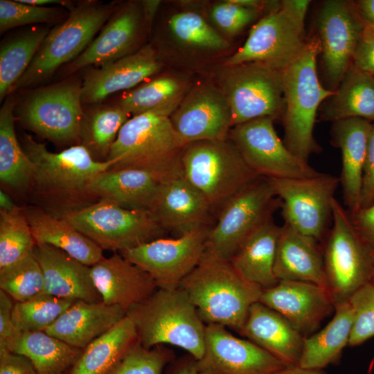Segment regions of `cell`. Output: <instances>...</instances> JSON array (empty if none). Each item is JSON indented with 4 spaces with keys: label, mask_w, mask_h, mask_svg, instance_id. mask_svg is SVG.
Wrapping results in <instances>:
<instances>
[{
    "label": "cell",
    "mask_w": 374,
    "mask_h": 374,
    "mask_svg": "<svg viewBox=\"0 0 374 374\" xmlns=\"http://www.w3.org/2000/svg\"><path fill=\"white\" fill-rule=\"evenodd\" d=\"M163 64L150 44L114 62L89 70L82 84V103L98 104L112 93L134 88L159 73Z\"/></svg>",
    "instance_id": "23"
},
{
    "label": "cell",
    "mask_w": 374,
    "mask_h": 374,
    "mask_svg": "<svg viewBox=\"0 0 374 374\" xmlns=\"http://www.w3.org/2000/svg\"><path fill=\"white\" fill-rule=\"evenodd\" d=\"M76 301L41 293L24 301H16L12 321L18 331H44Z\"/></svg>",
    "instance_id": "43"
},
{
    "label": "cell",
    "mask_w": 374,
    "mask_h": 374,
    "mask_svg": "<svg viewBox=\"0 0 374 374\" xmlns=\"http://www.w3.org/2000/svg\"><path fill=\"white\" fill-rule=\"evenodd\" d=\"M350 217L362 238L374 251V201L368 206L350 215Z\"/></svg>",
    "instance_id": "52"
},
{
    "label": "cell",
    "mask_w": 374,
    "mask_h": 374,
    "mask_svg": "<svg viewBox=\"0 0 374 374\" xmlns=\"http://www.w3.org/2000/svg\"><path fill=\"white\" fill-rule=\"evenodd\" d=\"M174 170L163 172L137 168H111L98 175L90 183L89 190L95 199H106L126 208L149 211L161 182Z\"/></svg>",
    "instance_id": "26"
},
{
    "label": "cell",
    "mask_w": 374,
    "mask_h": 374,
    "mask_svg": "<svg viewBox=\"0 0 374 374\" xmlns=\"http://www.w3.org/2000/svg\"><path fill=\"white\" fill-rule=\"evenodd\" d=\"M22 145L34 166L30 186L39 200L59 210L58 215L87 206V202L95 199L89 190L90 183L114 165L112 160L96 159L82 144L52 152L45 144L24 134Z\"/></svg>",
    "instance_id": "1"
},
{
    "label": "cell",
    "mask_w": 374,
    "mask_h": 374,
    "mask_svg": "<svg viewBox=\"0 0 374 374\" xmlns=\"http://www.w3.org/2000/svg\"><path fill=\"white\" fill-rule=\"evenodd\" d=\"M167 27L172 39L190 51L217 53L229 47L227 40L196 12L175 13L168 19Z\"/></svg>",
    "instance_id": "40"
},
{
    "label": "cell",
    "mask_w": 374,
    "mask_h": 374,
    "mask_svg": "<svg viewBox=\"0 0 374 374\" xmlns=\"http://www.w3.org/2000/svg\"><path fill=\"white\" fill-rule=\"evenodd\" d=\"M137 340L135 326L126 315L82 350L68 374H110Z\"/></svg>",
    "instance_id": "36"
},
{
    "label": "cell",
    "mask_w": 374,
    "mask_h": 374,
    "mask_svg": "<svg viewBox=\"0 0 374 374\" xmlns=\"http://www.w3.org/2000/svg\"><path fill=\"white\" fill-rule=\"evenodd\" d=\"M211 208L204 195L184 177L179 166L164 178L149 211L165 230L181 235L206 226Z\"/></svg>",
    "instance_id": "22"
},
{
    "label": "cell",
    "mask_w": 374,
    "mask_h": 374,
    "mask_svg": "<svg viewBox=\"0 0 374 374\" xmlns=\"http://www.w3.org/2000/svg\"><path fill=\"white\" fill-rule=\"evenodd\" d=\"M116 2L84 1L68 17L49 30L29 67L13 86L11 93L33 87L51 77L60 67L82 53L117 8Z\"/></svg>",
    "instance_id": "5"
},
{
    "label": "cell",
    "mask_w": 374,
    "mask_h": 374,
    "mask_svg": "<svg viewBox=\"0 0 374 374\" xmlns=\"http://www.w3.org/2000/svg\"><path fill=\"white\" fill-rule=\"evenodd\" d=\"M147 29L141 2L118 5L85 50L62 67L61 75L69 77L84 68L99 66L137 51Z\"/></svg>",
    "instance_id": "18"
},
{
    "label": "cell",
    "mask_w": 374,
    "mask_h": 374,
    "mask_svg": "<svg viewBox=\"0 0 374 374\" xmlns=\"http://www.w3.org/2000/svg\"><path fill=\"white\" fill-rule=\"evenodd\" d=\"M147 28H150L160 4L159 1H141Z\"/></svg>",
    "instance_id": "58"
},
{
    "label": "cell",
    "mask_w": 374,
    "mask_h": 374,
    "mask_svg": "<svg viewBox=\"0 0 374 374\" xmlns=\"http://www.w3.org/2000/svg\"><path fill=\"white\" fill-rule=\"evenodd\" d=\"M334 316L318 332L304 339L299 366L322 370L338 360L348 346L354 314L349 301L335 304Z\"/></svg>",
    "instance_id": "34"
},
{
    "label": "cell",
    "mask_w": 374,
    "mask_h": 374,
    "mask_svg": "<svg viewBox=\"0 0 374 374\" xmlns=\"http://www.w3.org/2000/svg\"><path fill=\"white\" fill-rule=\"evenodd\" d=\"M321 117L332 122L349 118L374 122V75L352 64L323 105Z\"/></svg>",
    "instance_id": "35"
},
{
    "label": "cell",
    "mask_w": 374,
    "mask_h": 374,
    "mask_svg": "<svg viewBox=\"0 0 374 374\" xmlns=\"http://www.w3.org/2000/svg\"><path fill=\"white\" fill-rule=\"evenodd\" d=\"M49 32L41 26L21 31L3 42L0 48V101L29 67L42 42Z\"/></svg>",
    "instance_id": "39"
},
{
    "label": "cell",
    "mask_w": 374,
    "mask_h": 374,
    "mask_svg": "<svg viewBox=\"0 0 374 374\" xmlns=\"http://www.w3.org/2000/svg\"><path fill=\"white\" fill-rule=\"evenodd\" d=\"M130 115L118 105L102 107L86 116L82 141L100 161H106L111 148Z\"/></svg>",
    "instance_id": "41"
},
{
    "label": "cell",
    "mask_w": 374,
    "mask_h": 374,
    "mask_svg": "<svg viewBox=\"0 0 374 374\" xmlns=\"http://www.w3.org/2000/svg\"><path fill=\"white\" fill-rule=\"evenodd\" d=\"M168 374H206L197 366L196 359L190 355L170 363Z\"/></svg>",
    "instance_id": "55"
},
{
    "label": "cell",
    "mask_w": 374,
    "mask_h": 374,
    "mask_svg": "<svg viewBox=\"0 0 374 374\" xmlns=\"http://www.w3.org/2000/svg\"><path fill=\"white\" fill-rule=\"evenodd\" d=\"M144 347L171 345L187 351L196 360L205 350L206 325L181 287L157 288L150 296L127 310Z\"/></svg>",
    "instance_id": "3"
},
{
    "label": "cell",
    "mask_w": 374,
    "mask_h": 374,
    "mask_svg": "<svg viewBox=\"0 0 374 374\" xmlns=\"http://www.w3.org/2000/svg\"><path fill=\"white\" fill-rule=\"evenodd\" d=\"M69 14L60 6H35L18 0L0 1V32L25 25L55 23L65 19Z\"/></svg>",
    "instance_id": "45"
},
{
    "label": "cell",
    "mask_w": 374,
    "mask_h": 374,
    "mask_svg": "<svg viewBox=\"0 0 374 374\" xmlns=\"http://www.w3.org/2000/svg\"><path fill=\"white\" fill-rule=\"evenodd\" d=\"M321 53L320 40L308 41L303 53L280 71L284 100V143L301 159L307 161L320 151L313 135L316 115L321 103L335 93L324 88L317 71Z\"/></svg>",
    "instance_id": "4"
},
{
    "label": "cell",
    "mask_w": 374,
    "mask_h": 374,
    "mask_svg": "<svg viewBox=\"0 0 374 374\" xmlns=\"http://www.w3.org/2000/svg\"><path fill=\"white\" fill-rule=\"evenodd\" d=\"M307 44L304 26L280 6L253 26L244 45L224 65L257 62L281 71L299 57Z\"/></svg>",
    "instance_id": "16"
},
{
    "label": "cell",
    "mask_w": 374,
    "mask_h": 374,
    "mask_svg": "<svg viewBox=\"0 0 374 374\" xmlns=\"http://www.w3.org/2000/svg\"><path fill=\"white\" fill-rule=\"evenodd\" d=\"M370 283L374 286V268Z\"/></svg>",
    "instance_id": "61"
},
{
    "label": "cell",
    "mask_w": 374,
    "mask_h": 374,
    "mask_svg": "<svg viewBox=\"0 0 374 374\" xmlns=\"http://www.w3.org/2000/svg\"><path fill=\"white\" fill-rule=\"evenodd\" d=\"M332 226L325 247L324 267L328 291L335 304L348 301L370 283L374 251L355 228L350 215L335 198Z\"/></svg>",
    "instance_id": "9"
},
{
    "label": "cell",
    "mask_w": 374,
    "mask_h": 374,
    "mask_svg": "<svg viewBox=\"0 0 374 374\" xmlns=\"http://www.w3.org/2000/svg\"><path fill=\"white\" fill-rule=\"evenodd\" d=\"M274 374H324L322 370H313L299 366H287Z\"/></svg>",
    "instance_id": "59"
},
{
    "label": "cell",
    "mask_w": 374,
    "mask_h": 374,
    "mask_svg": "<svg viewBox=\"0 0 374 374\" xmlns=\"http://www.w3.org/2000/svg\"><path fill=\"white\" fill-rule=\"evenodd\" d=\"M261 11L228 0L217 2L210 9L213 24L226 35L234 36L252 23Z\"/></svg>",
    "instance_id": "48"
},
{
    "label": "cell",
    "mask_w": 374,
    "mask_h": 374,
    "mask_svg": "<svg viewBox=\"0 0 374 374\" xmlns=\"http://www.w3.org/2000/svg\"><path fill=\"white\" fill-rule=\"evenodd\" d=\"M179 287L206 325H220L239 333L262 291L240 276L229 260L206 254Z\"/></svg>",
    "instance_id": "2"
},
{
    "label": "cell",
    "mask_w": 374,
    "mask_h": 374,
    "mask_svg": "<svg viewBox=\"0 0 374 374\" xmlns=\"http://www.w3.org/2000/svg\"><path fill=\"white\" fill-rule=\"evenodd\" d=\"M91 274L102 302L127 310L157 289L152 277L121 253L104 258L91 267Z\"/></svg>",
    "instance_id": "24"
},
{
    "label": "cell",
    "mask_w": 374,
    "mask_h": 374,
    "mask_svg": "<svg viewBox=\"0 0 374 374\" xmlns=\"http://www.w3.org/2000/svg\"><path fill=\"white\" fill-rule=\"evenodd\" d=\"M310 3L308 0H283L280 1V6L299 24L304 26Z\"/></svg>",
    "instance_id": "54"
},
{
    "label": "cell",
    "mask_w": 374,
    "mask_h": 374,
    "mask_svg": "<svg viewBox=\"0 0 374 374\" xmlns=\"http://www.w3.org/2000/svg\"><path fill=\"white\" fill-rule=\"evenodd\" d=\"M280 206L269 181L260 177L229 199L210 229L204 254L229 260L244 241Z\"/></svg>",
    "instance_id": "11"
},
{
    "label": "cell",
    "mask_w": 374,
    "mask_h": 374,
    "mask_svg": "<svg viewBox=\"0 0 374 374\" xmlns=\"http://www.w3.org/2000/svg\"><path fill=\"white\" fill-rule=\"evenodd\" d=\"M184 177L211 208L222 207L233 195L260 177L228 139L187 143L179 159Z\"/></svg>",
    "instance_id": "6"
},
{
    "label": "cell",
    "mask_w": 374,
    "mask_h": 374,
    "mask_svg": "<svg viewBox=\"0 0 374 374\" xmlns=\"http://www.w3.org/2000/svg\"><path fill=\"white\" fill-rule=\"evenodd\" d=\"M210 229L204 226L175 238H160L121 254L147 272L157 288L177 289L202 259Z\"/></svg>",
    "instance_id": "14"
},
{
    "label": "cell",
    "mask_w": 374,
    "mask_h": 374,
    "mask_svg": "<svg viewBox=\"0 0 374 374\" xmlns=\"http://www.w3.org/2000/svg\"><path fill=\"white\" fill-rule=\"evenodd\" d=\"M240 334L285 366H299L305 337L280 314L260 302L250 308Z\"/></svg>",
    "instance_id": "28"
},
{
    "label": "cell",
    "mask_w": 374,
    "mask_h": 374,
    "mask_svg": "<svg viewBox=\"0 0 374 374\" xmlns=\"http://www.w3.org/2000/svg\"><path fill=\"white\" fill-rule=\"evenodd\" d=\"M12 299L0 290V344H4L18 331L12 321Z\"/></svg>",
    "instance_id": "53"
},
{
    "label": "cell",
    "mask_w": 374,
    "mask_h": 374,
    "mask_svg": "<svg viewBox=\"0 0 374 374\" xmlns=\"http://www.w3.org/2000/svg\"><path fill=\"white\" fill-rule=\"evenodd\" d=\"M44 275L32 254L0 269V290L16 301H24L43 292Z\"/></svg>",
    "instance_id": "44"
},
{
    "label": "cell",
    "mask_w": 374,
    "mask_h": 374,
    "mask_svg": "<svg viewBox=\"0 0 374 374\" xmlns=\"http://www.w3.org/2000/svg\"><path fill=\"white\" fill-rule=\"evenodd\" d=\"M373 123L360 118L333 122L332 141L341 153L342 186L345 205L353 215L360 208L364 168Z\"/></svg>",
    "instance_id": "27"
},
{
    "label": "cell",
    "mask_w": 374,
    "mask_h": 374,
    "mask_svg": "<svg viewBox=\"0 0 374 374\" xmlns=\"http://www.w3.org/2000/svg\"><path fill=\"white\" fill-rule=\"evenodd\" d=\"M196 362L206 374H274L287 367L257 344L215 324L206 325L205 350Z\"/></svg>",
    "instance_id": "20"
},
{
    "label": "cell",
    "mask_w": 374,
    "mask_h": 374,
    "mask_svg": "<svg viewBox=\"0 0 374 374\" xmlns=\"http://www.w3.org/2000/svg\"><path fill=\"white\" fill-rule=\"evenodd\" d=\"M12 98L7 97L0 109V179L17 190L30 186L33 163L17 139Z\"/></svg>",
    "instance_id": "38"
},
{
    "label": "cell",
    "mask_w": 374,
    "mask_h": 374,
    "mask_svg": "<svg viewBox=\"0 0 374 374\" xmlns=\"http://www.w3.org/2000/svg\"><path fill=\"white\" fill-rule=\"evenodd\" d=\"M274 274L278 280L311 283L328 290L323 256L317 240L286 224L280 230Z\"/></svg>",
    "instance_id": "30"
},
{
    "label": "cell",
    "mask_w": 374,
    "mask_h": 374,
    "mask_svg": "<svg viewBox=\"0 0 374 374\" xmlns=\"http://www.w3.org/2000/svg\"><path fill=\"white\" fill-rule=\"evenodd\" d=\"M267 179L280 201L285 224L319 240L332 217V204L339 178L321 172L308 178Z\"/></svg>",
    "instance_id": "15"
},
{
    "label": "cell",
    "mask_w": 374,
    "mask_h": 374,
    "mask_svg": "<svg viewBox=\"0 0 374 374\" xmlns=\"http://www.w3.org/2000/svg\"><path fill=\"white\" fill-rule=\"evenodd\" d=\"M364 26L355 2L324 1L318 18L319 40L326 78L333 89L352 65Z\"/></svg>",
    "instance_id": "17"
},
{
    "label": "cell",
    "mask_w": 374,
    "mask_h": 374,
    "mask_svg": "<svg viewBox=\"0 0 374 374\" xmlns=\"http://www.w3.org/2000/svg\"><path fill=\"white\" fill-rule=\"evenodd\" d=\"M58 216L103 250L120 253L163 238L165 232L150 211L126 208L106 199Z\"/></svg>",
    "instance_id": "8"
},
{
    "label": "cell",
    "mask_w": 374,
    "mask_h": 374,
    "mask_svg": "<svg viewBox=\"0 0 374 374\" xmlns=\"http://www.w3.org/2000/svg\"><path fill=\"white\" fill-rule=\"evenodd\" d=\"M259 302L280 314L305 337L335 309L327 289L303 281L278 280L262 290Z\"/></svg>",
    "instance_id": "21"
},
{
    "label": "cell",
    "mask_w": 374,
    "mask_h": 374,
    "mask_svg": "<svg viewBox=\"0 0 374 374\" xmlns=\"http://www.w3.org/2000/svg\"><path fill=\"white\" fill-rule=\"evenodd\" d=\"M273 121L259 118L231 129L228 139L247 164L258 175L268 179H301L321 174L286 147Z\"/></svg>",
    "instance_id": "13"
},
{
    "label": "cell",
    "mask_w": 374,
    "mask_h": 374,
    "mask_svg": "<svg viewBox=\"0 0 374 374\" xmlns=\"http://www.w3.org/2000/svg\"><path fill=\"white\" fill-rule=\"evenodd\" d=\"M374 201V123L369 137L364 168L360 208L368 206Z\"/></svg>",
    "instance_id": "50"
},
{
    "label": "cell",
    "mask_w": 374,
    "mask_h": 374,
    "mask_svg": "<svg viewBox=\"0 0 374 374\" xmlns=\"http://www.w3.org/2000/svg\"><path fill=\"white\" fill-rule=\"evenodd\" d=\"M35 245L24 208L0 210V269L32 254Z\"/></svg>",
    "instance_id": "42"
},
{
    "label": "cell",
    "mask_w": 374,
    "mask_h": 374,
    "mask_svg": "<svg viewBox=\"0 0 374 374\" xmlns=\"http://www.w3.org/2000/svg\"><path fill=\"white\" fill-rule=\"evenodd\" d=\"M126 310L103 302L76 301L44 332L83 350L126 316Z\"/></svg>",
    "instance_id": "29"
},
{
    "label": "cell",
    "mask_w": 374,
    "mask_h": 374,
    "mask_svg": "<svg viewBox=\"0 0 374 374\" xmlns=\"http://www.w3.org/2000/svg\"><path fill=\"white\" fill-rule=\"evenodd\" d=\"M170 120L187 143L226 140L233 127L225 94L220 87L206 82L190 88Z\"/></svg>",
    "instance_id": "19"
},
{
    "label": "cell",
    "mask_w": 374,
    "mask_h": 374,
    "mask_svg": "<svg viewBox=\"0 0 374 374\" xmlns=\"http://www.w3.org/2000/svg\"><path fill=\"white\" fill-rule=\"evenodd\" d=\"M348 301L354 314L348 346H357L374 337V286L366 283Z\"/></svg>",
    "instance_id": "47"
},
{
    "label": "cell",
    "mask_w": 374,
    "mask_h": 374,
    "mask_svg": "<svg viewBox=\"0 0 374 374\" xmlns=\"http://www.w3.org/2000/svg\"><path fill=\"white\" fill-rule=\"evenodd\" d=\"M0 374H38V373L28 357L0 346Z\"/></svg>",
    "instance_id": "51"
},
{
    "label": "cell",
    "mask_w": 374,
    "mask_h": 374,
    "mask_svg": "<svg viewBox=\"0 0 374 374\" xmlns=\"http://www.w3.org/2000/svg\"><path fill=\"white\" fill-rule=\"evenodd\" d=\"M24 211L36 244L54 247L89 267L105 258L103 249L62 217L39 206Z\"/></svg>",
    "instance_id": "31"
},
{
    "label": "cell",
    "mask_w": 374,
    "mask_h": 374,
    "mask_svg": "<svg viewBox=\"0 0 374 374\" xmlns=\"http://www.w3.org/2000/svg\"><path fill=\"white\" fill-rule=\"evenodd\" d=\"M21 3L29 4L35 6H46L53 5L54 6H60L66 9H69L70 11L75 6L70 1L66 0H18Z\"/></svg>",
    "instance_id": "57"
},
{
    "label": "cell",
    "mask_w": 374,
    "mask_h": 374,
    "mask_svg": "<svg viewBox=\"0 0 374 374\" xmlns=\"http://www.w3.org/2000/svg\"><path fill=\"white\" fill-rule=\"evenodd\" d=\"M280 226L267 220L241 244L229 260L238 273L262 290L278 282L274 262Z\"/></svg>",
    "instance_id": "32"
},
{
    "label": "cell",
    "mask_w": 374,
    "mask_h": 374,
    "mask_svg": "<svg viewBox=\"0 0 374 374\" xmlns=\"http://www.w3.org/2000/svg\"><path fill=\"white\" fill-rule=\"evenodd\" d=\"M174 358L172 350L163 345L147 348L137 340L110 374H163Z\"/></svg>",
    "instance_id": "46"
},
{
    "label": "cell",
    "mask_w": 374,
    "mask_h": 374,
    "mask_svg": "<svg viewBox=\"0 0 374 374\" xmlns=\"http://www.w3.org/2000/svg\"><path fill=\"white\" fill-rule=\"evenodd\" d=\"M33 254L44 275L42 293L73 301L102 302L92 279L91 267L48 244H36Z\"/></svg>",
    "instance_id": "25"
},
{
    "label": "cell",
    "mask_w": 374,
    "mask_h": 374,
    "mask_svg": "<svg viewBox=\"0 0 374 374\" xmlns=\"http://www.w3.org/2000/svg\"><path fill=\"white\" fill-rule=\"evenodd\" d=\"M352 64L374 75V26L365 24L354 53Z\"/></svg>",
    "instance_id": "49"
},
{
    "label": "cell",
    "mask_w": 374,
    "mask_h": 374,
    "mask_svg": "<svg viewBox=\"0 0 374 374\" xmlns=\"http://www.w3.org/2000/svg\"><path fill=\"white\" fill-rule=\"evenodd\" d=\"M82 81L69 78L31 91L17 108L19 119L40 136L71 144L82 141L86 114L82 107Z\"/></svg>",
    "instance_id": "10"
},
{
    "label": "cell",
    "mask_w": 374,
    "mask_h": 374,
    "mask_svg": "<svg viewBox=\"0 0 374 374\" xmlns=\"http://www.w3.org/2000/svg\"><path fill=\"white\" fill-rule=\"evenodd\" d=\"M218 82L232 113L233 127L264 117L273 119L284 109L280 71L260 63L224 65Z\"/></svg>",
    "instance_id": "12"
},
{
    "label": "cell",
    "mask_w": 374,
    "mask_h": 374,
    "mask_svg": "<svg viewBox=\"0 0 374 374\" xmlns=\"http://www.w3.org/2000/svg\"><path fill=\"white\" fill-rule=\"evenodd\" d=\"M355 3L364 24L374 26V0H359Z\"/></svg>",
    "instance_id": "56"
},
{
    "label": "cell",
    "mask_w": 374,
    "mask_h": 374,
    "mask_svg": "<svg viewBox=\"0 0 374 374\" xmlns=\"http://www.w3.org/2000/svg\"><path fill=\"white\" fill-rule=\"evenodd\" d=\"M17 206L14 204L11 198L4 191H0V210L11 211Z\"/></svg>",
    "instance_id": "60"
},
{
    "label": "cell",
    "mask_w": 374,
    "mask_h": 374,
    "mask_svg": "<svg viewBox=\"0 0 374 374\" xmlns=\"http://www.w3.org/2000/svg\"><path fill=\"white\" fill-rule=\"evenodd\" d=\"M186 144L175 130L170 116L150 112L126 121L107 160L114 161L113 169L170 171L179 167L181 152Z\"/></svg>",
    "instance_id": "7"
},
{
    "label": "cell",
    "mask_w": 374,
    "mask_h": 374,
    "mask_svg": "<svg viewBox=\"0 0 374 374\" xmlns=\"http://www.w3.org/2000/svg\"><path fill=\"white\" fill-rule=\"evenodd\" d=\"M190 88L186 78L163 74L124 94L117 105L132 116L157 112L170 117Z\"/></svg>",
    "instance_id": "37"
},
{
    "label": "cell",
    "mask_w": 374,
    "mask_h": 374,
    "mask_svg": "<svg viewBox=\"0 0 374 374\" xmlns=\"http://www.w3.org/2000/svg\"><path fill=\"white\" fill-rule=\"evenodd\" d=\"M0 346L28 357L38 374H68L82 351L44 331H17Z\"/></svg>",
    "instance_id": "33"
}]
</instances>
